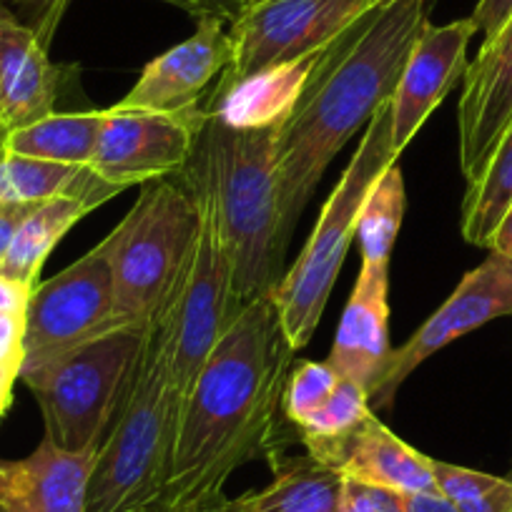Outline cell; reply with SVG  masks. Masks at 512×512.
Instances as JSON below:
<instances>
[{"label":"cell","mask_w":512,"mask_h":512,"mask_svg":"<svg viewBox=\"0 0 512 512\" xmlns=\"http://www.w3.org/2000/svg\"><path fill=\"white\" fill-rule=\"evenodd\" d=\"M369 415H372V407H369L367 392L357 382L342 377L332 397L297 430L307 445L309 457L319 460L337 442L352 435Z\"/></svg>","instance_id":"4316f807"},{"label":"cell","mask_w":512,"mask_h":512,"mask_svg":"<svg viewBox=\"0 0 512 512\" xmlns=\"http://www.w3.org/2000/svg\"><path fill=\"white\" fill-rule=\"evenodd\" d=\"M432 475H435L437 492L445 495L455 507L477 500V497L490 492L502 480V477L470 470V467L450 465V462L435 460V457H432Z\"/></svg>","instance_id":"f1b7e54d"},{"label":"cell","mask_w":512,"mask_h":512,"mask_svg":"<svg viewBox=\"0 0 512 512\" xmlns=\"http://www.w3.org/2000/svg\"><path fill=\"white\" fill-rule=\"evenodd\" d=\"M457 512H512V480L502 477L490 492L465 505H457Z\"/></svg>","instance_id":"836d02e7"},{"label":"cell","mask_w":512,"mask_h":512,"mask_svg":"<svg viewBox=\"0 0 512 512\" xmlns=\"http://www.w3.org/2000/svg\"><path fill=\"white\" fill-rule=\"evenodd\" d=\"M179 174L181 184L191 191L199 209V231H196L191 262L186 269L184 287H181L179 307H176L174 384L181 415L201 369L229 329L231 319L239 314V307L231 289L229 254H226L209 176L194 156L186 161Z\"/></svg>","instance_id":"ba28073f"},{"label":"cell","mask_w":512,"mask_h":512,"mask_svg":"<svg viewBox=\"0 0 512 512\" xmlns=\"http://www.w3.org/2000/svg\"><path fill=\"white\" fill-rule=\"evenodd\" d=\"M23 332H26V314L0 312V372L21 374L23 362Z\"/></svg>","instance_id":"f546056e"},{"label":"cell","mask_w":512,"mask_h":512,"mask_svg":"<svg viewBox=\"0 0 512 512\" xmlns=\"http://www.w3.org/2000/svg\"><path fill=\"white\" fill-rule=\"evenodd\" d=\"M121 194L118 189L81 191V194H58L43 201L18 229L6 259L0 262V277L36 287L43 264L56 249L58 241L78 224L96 206L106 204L111 196Z\"/></svg>","instance_id":"44dd1931"},{"label":"cell","mask_w":512,"mask_h":512,"mask_svg":"<svg viewBox=\"0 0 512 512\" xmlns=\"http://www.w3.org/2000/svg\"><path fill=\"white\" fill-rule=\"evenodd\" d=\"M116 327L111 249L103 239L61 274L36 284L26 309L21 369Z\"/></svg>","instance_id":"30bf717a"},{"label":"cell","mask_w":512,"mask_h":512,"mask_svg":"<svg viewBox=\"0 0 512 512\" xmlns=\"http://www.w3.org/2000/svg\"><path fill=\"white\" fill-rule=\"evenodd\" d=\"M405 179L400 164H390L369 189L357 221L362 264H390L402 216H405Z\"/></svg>","instance_id":"484cf974"},{"label":"cell","mask_w":512,"mask_h":512,"mask_svg":"<svg viewBox=\"0 0 512 512\" xmlns=\"http://www.w3.org/2000/svg\"><path fill=\"white\" fill-rule=\"evenodd\" d=\"M199 209L184 184H144L134 209L106 236L111 249L118 327H144L184 279Z\"/></svg>","instance_id":"8992f818"},{"label":"cell","mask_w":512,"mask_h":512,"mask_svg":"<svg viewBox=\"0 0 512 512\" xmlns=\"http://www.w3.org/2000/svg\"><path fill=\"white\" fill-rule=\"evenodd\" d=\"M344 477L322 462L304 457L277 467L267 487L226 497L211 512H337Z\"/></svg>","instance_id":"7402d4cb"},{"label":"cell","mask_w":512,"mask_h":512,"mask_svg":"<svg viewBox=\"0 0 512 512\" xmlns=\"http://www.w3.org/2000/svg\"><path fill=\"white\" fill-rule=\"evenodd\" d=\"M382 3L387 0H259L229 23L231 61L214 91L267 66L324 51Z\"/></svg>","instance_id":"9c48e42d"},{"label":"cell","mask_w":512,"mask_h":512,"mask_svg":"<svg viewBox=\"0 0 512 512\" xmlns=\"http://www.w3.org/2000/svg\"><path fill=\"white\" fill-rule=\"evenodd\" d=\"M61 68L48 58V41L0 6V128L13 134L56 111Z\"/></svg>","instance_id":"2e32d148"},{"label":"cell","mask_w":512,"mask_h":512,"mask_svg":"<svg viewBox=\"0 0 512 512\" xmlns=\"http://www.w3.org/2000/svg\"><path fill=\"white\" fill-rule=\"evenodd\" d=\"M6 136V131L0 128V204H6V201L41 204V201L53 199L58 194L116 189V186L98 179L93 169H78V166L51 164V161L8 154L3 149Z\"/></svg>","instance_id":"cb8c5ba5"},{"label":"cell","mask_w":512,"mask_h":512,"mask_svg":"<svg viewBox=\"0 0 512 512\" xmlns=\"http://www.w3.org/2000/svg\"><path fill=\"white\" fill-rule=\"evenodd\" d=\"M33 289L36 287H26V284H21V282H13V279L0 277V312L26 314Z\"/></svg>","instance_id":"e575fe53"},{"label":"cell","mask_w":512,"mask_h":512,"mask_svg":"<svg viewBox=\"0 0 512 512\" xmlns=\"http://www.w3.org/2000/svg\"><path fill=\"white\" fill-rule=\"evenodd\" d=\"M98 447L71 452L43 437L21 460H0V512H86Z\"/></svg>","instance_id":"ac0fdd59"},{"label":"cell","mask_w":512,"mask_h":512,"mask_svg":"<svg viewBox=\"0 0 512 512\" xmlns=\"http://www.w3.org/2000/svg\"><path fill=\"white\" fill-rule=\"evenodd\" d=\"M106 111L56 113L6 136L3 149L26 159L91 169Z\"/></svg>","instance_id":"603a6c76"},{"label":"cell","mask_w":512,"mask_h":512,"mask_svg":"<svg viewBox=\"0 0 512 512\" xmlns=\"http://www.w3.org/2000/svg\"><path fill=\"white\" fill-rule=\"evenodd\" d=\"M390 126L392 116L390 103H387L374 113L372 121L364 128L352 161L339 176L327 204L322 206V214H319L307 246L297 256L289 274H284L269 294L284 337L294 352L307 347L317 332L319 319L327 309L334 282L344 264V256L357 236L359 211H362L369 189L377 176L397 161L395 151H392Z\"/></svg>","instance_id":"5b68a950"},{"label":"cell","mask_w":512,"mask_h":512,"mask_svg":"<svg viewBox=\"0 0 512 512\" xmlns=\"http://www.w3.org/2000/svg\"><path fill=\"white\" fill-rule=\"evenodd\" d=\"M292 359L272 297L246 302L181 410L156 512H211L226 500L229 477L269 447Z\"/></svg>","instance_id":"6da1fadb"},{"label":"cell","mask_w":512,"mask_h":512,"mask_svg":"<svg viewBox=\"0 0 512 512\" xmlns=\"http://www.w3.org/2000/svg\"><path fill=\"white\" fill-rule=\"evenodd\" d=\"M204 3L211 16H219L221 21L231 23L241 11H246V8L259 3V0H204Z\"/></svg>","instance_id":"74e56055"},{"label":"cell","mask_w":512,"mask_h":512,"mask_svg":"<svg viewBox=\"0 0 512 512\" xmlns=\"http://www.w3.org/2000/svg\"><path fill=\"white\" fill-rule=\"evenodd\" d=\"M425 26L427 0H387L324 51L274 141L287 241L334 156L390 103Z\"/></svg>","instance_id":"7a4b0ae2"},{"label":"cell","mask_w":512,"mask_h":512,"mask_svg":"<svg viewBox=\"0 0 512 512\" xmlns=\"http://www.w3.org/2000/svg\"><path fill=\"white\" fill-rule=\"evenodd\" d=\"M3 6L11 8L13 13L21 11L31 18V28H36L48 43H51L53 31L61 21L63 11L71 0H0Z\"/></svg>","instance_id":"4dcf8cb0"},{"label":"cell","mask_w":512,"mask_h":512,"mask_svg":"<svg viewBox=\"0 0 512 512\" xmlns=\"http://www.w3.org/2000/svg\"><path fill=\"white\" fill-rule=\"evenodd\" d=\"M405 512H457V507L440 492H412L405 495Z\"/></svg>","instance_id":"d590c367"},{"label":"cell","mask_w":512,"mask_h":512,"mask_svg":"<svg viewBox=\"0 0 512 512\" xmlns=\"http://www.w3.org/2000/svg\"><path fill=\"white\" fill-rule=\"evenodd\" d=\"M500 317H512V262L490 251L480 267L462 277L450 299L400 349H392L390 364L369 395V407H392L397 390L425 359Z\"/></svg>","instance_id":"7c38bea8"},{"label":"cell","mask_w":512,"mask_h":512,"mask_svg":"<svg viewBox=\"0 0 512 512\" xmlns=\"http://www.w3.org/2000/svg\"><path fill=\"white\" fill-rule=\"evenodd\" d=\"M103 111L91 169L121 191L179 174L209 116L204 106L184 111H123L111 106Z\"/></svg>","instance_id":"8fae6325"},{"label":"cell","mask_w":512,"mask_h":512,"mask_svg":"<svg viewBox=\"0 0 512 512\" xmlns=\"http://www.w3.org/2000/svg\"><path fill=\"white\" fill-rule=\"evenodd\" d=\"M41 204H23V201H6V204H0V262L6 259L8 249H11L13 239H16L23 221H26Z\"/></svg>","instance_id":"1f68e13d"},{"label":"cell","mask_w":512,"mask_h":512,"mask_svg":"<svg viewBox=\"0 0 512 512\" xmlns=\"http://www.w3.org/2000/svg\"><path fill=\"white\" fill-rule=\"evenodd\" d=\"M0 6H3V3H0Z\"/></svg>","instance_id":"b9f144b4"},{"label":"cell","mask_w":512,"mask_h":512,"mask_svg":"<svg viewBox=\"0 0 512 512\" xmlns=\"http://www.w3.org/2000/svg\"><path fill=\"white\" fill-rule=\"evenodd\" d=\"M146 324L116 327L36 367L21 369L18 379L36 395L53 445L71 452L101 447L106 427L126 395Z\"/></svg>","instance_id":"52a82bcc"},{"label":"cell","mask_w":512,"mask_h":512,"mask_svg":"<svg viewBox=\"0 0 512 512\" xmlns=\"http://www.w3.org/2000/svg\"><path fill=\"white\" fill-rule=\"evenodd\" d=\"M342 374L329 362H299L284 384L282 410L294 427H302L337 390Z\"/></svg>","instance_id":"83f0119b"},{"label":"cell","mask_w":512,"mask_h":512,"mask_svg":"<svg viewBox=\"0 0 512 512\" xmlns=\"http://www.w3.org/2000/svg\"><path fill=\"white\" fill-rule=\"evenodd\" d=\"M0 377H8V379H18V377H13V374H3V372H0Z\"/></svg>","instance_id":"60d3db41"},{"label":"cell","mask_w":512,"mask_h":512,"mask_svg":"<svg viewBox=\"0 0 512 512\" xmlns=\"http://www.w3.org/2000/svg\"><path fill=\"white\" fill-rule=\"evenodd\" d=\"M490 251H495V254L505 256V259H510L512 262V204L507 206L505 216H502V221L497 224L495 234H492Z\"/></svg>","instance_id":"8d00e7d4"},{"label":"cell","mask_w":512,"mask_h":512,"mask_svg":"<svg viewBox=\"0 0 512 512\" xmlns=\"http://www.w3.org/2000/svg\"><path fill=\"white\" fill-rule=\"evenodd\" d=\"M274 141L277 128L241 131L209 113L191 151L214 191L239 309L272 294L282 279L289 241L282 231Z\"/></svg>","instance_id":"277c9868"},{"label":"cell","mask_w":512,"mask_h":512,"mask_svg":"<svg viewBox=\"0 0 512 512\" xmlns=\"http://www.w3.org/2000/svg\"><path fill=\"white\" fill-rule=\"evenodd\" d=\"M161 3H169V6L179 8V11L189 13V16H194V18L211 16L204 0H161ZM216 18H219V16H216Z\"/></svg>","instance_id":"f35d334b"},{"label":"cell","mask_w":512,"mask_h":512,"mask_svg":"<svg viewBox=\"0 0 512 512\" xmlns=\"http://www.w3.org/2000/svg\"><path fill=\"white\" fill-rule=\"evenodd\" d=\"M324 51L251 73V76L231 83L224 91L211 93L204 108L221 123L241 128V131L279 128L292 116L294 106L307 91Z\"/></svg>","instance_id":"ffe728a7"},{"label":"cell","mask_w":512,"mask_h":512,"mask_svg":"<svg viewBox=\"0 0 512 512\" xmlns=\"http://www.w3.org/2000/svg\"><path fill=\"white\" fill-rule=\"evenodd\" d=\"M390 359V264H362L327 362L372 395Z\"/></svg>","instance_id":"e0dca14e"},{"label":"cell","mask_w":512,"mask_h":512,"mask_svg":"<svg viewBox=\"0 0 512 512\" xmlns=\"http://www.w3.org/2000/svg\"><path fill=\"white\" fill-rule=\"evenodd\" d=\"M475 33L472 18L452 21L447 26H432L427 21L422 28L390 98V134L397 159L425 126L432 111L445 101L457 78L465 76L467 46Z\"/></svg>","instance_id":"5bb4252c"},{"label":"cell","mask_w":512,"mask_h":512,"mask_svg":"<svg viewBox=\"0 0 512 512\" xmlns=\"http://www.w3.org/2000/svg\"><path fill=\"white\" fill-rule=\"evenodd\" d=\"M13 382H16V379L0 377V420H3V415H6V410H8V407H11Z\"/></svg>","instance_id":"ab89813d"},{"label":"cell","mask_w":512,"mask_h":512,"mask_svg":"<svg viewBox=\"0 0 512 512\" xmlns=\"http://www.w3.org/2000/svg\"><path fill=\"white\" fill-rule=\"evenodd\" d=\"M457 106L460 169L467 184L480 179L512 121V16L467 63Z\"/></svg>","instance_id":"4fadbf2b"},{"label":"cell","mask_w":512,"mask_h":512,"mask_svg":"<svg viewBox=\"0 0 512 512\" xmlns=\"http://www.w3.org/2000/svg\"><path fill=\"white\" fill-rule=\"evenodd\" d=\"M512 16V0H477L475 11H472V23H475L477 33H482V38H492L502 26H505L507 18Z\"/></svg>","instance_id":"d6a6232c"},{"label":"cell","mask_w":512,"mask_h":512,"mask_svg":"<svg viewBox=\"0 0 512 512\" xmlns=\"http://www.w3.org/2000/svg\"><path fill=\"white\" fill-rule=\"evenodd\" d=\"M317 462L337 470L344 480H357L402 495L437 492L432 457L422 455L400 440L390 427L377 420L374 412L352 435L324 452Z\"/></svg>","instance_id":"d6986e66"},{"label":"cell","mask_w":512,"mask_h":512,"mask_svg":"<svg viewBox=\"0 0 512 512\" xmlns=\"http://www.w3.org/2000/svg\"><path fill=\"white\" fill-rule=\"evenodd\" d=\"M229 23L216 16L199 18L186 41L156 56L136 86L116 103L123 111H184L201 106L199 98L219 81L231 61Z\"/></svg>","instance_id":"9a60e30c"},{"label":"cell","mask_w":512,"mask_h":512,"mask_svg":"<svg viewBox=\"0 0 512 512\" xmlns=\"http://www.w3.org/2000/svg\"><path fill=\"white\" fill-rule=\"evenodd\" d=\"M184 279L146 324L144 344L116 412V425L98 447L86 512L159 510L179 422L174 332Z\"/></svg>","instance_id":"3957f363"},{"label":"cell","mask_w":512,"mask_h":512,"mask_svg":"<svg viewBox=\"0 0 512 512\" xmlns=\"http://www.w3.org/2000/svg\"><path fill=\"white\" fill-rule=\"evenodd\" d=\"M512 204V121L505 128L485 174L467 184L462 201V236L467 244L490 249L492 234Z\"/></svg>","instance_id":"d4e9b609"}]
</instances>
